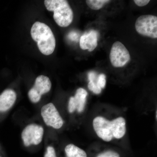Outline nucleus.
I'll return each instance as SVG.
<instances>
[{
    "instance_id": "obj_10",
    "label": "nucleus",
    "mask_w": 157,
    "mask_h": 157,
    "mask_svg": "<svg viewBox=\"0 0 157 157\" xmlns=\"http://www.w3.org/2000/svg\"><path fill=\"white\" fill-rule=\"evenodd\" d=\"M17 96L13 90H5L0 95V112H6L14 105Z\"/></svg>"
},
{
    "instance_id": "obj_6",
    "label": "nucleus",
    "mask_w": 157,
    "mask_h": 157,
    "mask_svg": "<svg viewBox=\"0 0 157 157\" xmlns=\"http://www.w3.org/2000/svg\"><path fill=\"white\" fill-rule=\"evenodd\" d=\"M52 83L47 76L41 75L36 78L33 87L28 93L29 98L33 103H37L40 101L42 95L50 90Z\"/></svg>"
},
{
    "instance_id": "obj_2",
    "label": "nucleus",
    "mask_w": 157,
    "mask_h": 157,
    "mask_svg": "<svg viewBox=\"0 0 157 157\" xmlns=\"http://www.w3.org/2000/svg\"><path fill=\"white\" fill-rule=\"evenodd\" d=\"M31 36L39 51L45 55H50L55 49L56 39L50 28L44 23L37 21L34 24L31 30Z\"/></svg>"
},
{
    "instance_id": "obj_15",
    "label": "nucleus",
    "mask_w": 157,
    "mask_h": 157,
    "mask_svg": "<svg viewBox=\"0 0 157 157\" xmlns=\"http://www.w3.org/2000/svg\"><path fill=\"white\" fill-rule=\"evenodd\" d=\"M96 157H120V155L117 152L108 150L99 154Z\"/></svg>"
},
{
    "instance_id": "obj_21",
    "label": "nucleus",
    "mask_w": 157,
    "mask_h": 157,
    "mask_svg": "<svg viewBox=\"0 0 157 157\" xmlns=\"http://www.w3.org/2000/svg\"><path fill=\"white\" fill-rule=\"evenodd\" d=\"M157 111L156 110V119H157Z\"/></svg>"
},
{
    "instance_id": "obj_20",
    "label": "nucleus",
    "mask_w": 157,
    "mask_h": 157,
    "mask_svg": "<svg viewBox=\"0 0 157 157\" xmlns=\"http://www.w3.org/2000/svg\"><path fill=\"white\" fill-rule=\"evenodd\" d=\"M96 73L94 72H90L88 73V79L89 81L97 82V79H96Z\"/></svg>"
},
{
    "instance_id": "obj_12",
    "label": "nucleus",
    "mask_w": 157,
    "mask_h": 157,
    "mask_svg": "<svg viewBox=\"0 0 157 157\" xmlns=\"http://www.w3.org/2000/svg\"><path fill=\"white\" fill-rule=\"evenodd\" d=\"M67 157H87L86 152L74 144H68L65 148Z\"/></svg>"
},
{
    "instance_id": "obj_3",
    "label": "nucleus",
    "mask_w": 157,
    "mask_h": 157,
    "mask_svg": "<svg viewBox=\"0 0 157 157\" xmlns=\"http://www.w3.org/2000/svg\"><path fill=\"white\" fill-rule=\"evenodd\" d=\"M44 4L48 11H53V18L58 25L67 27L71 24L73 11L66 0H45Z\"/></svg>"
},
{
    "instance_id": "obj_16",
    "label": "nucleus",
    "mask_w": 157,
    "mask_h": 157,
    "mask_svg": "<svg viewBox=\"0 0 157 157\" xmlns=\"http://www.w3.org/2000/svg\"><path fill=\"white\" fill-rule=\"evenodd\" d=\"M106 76L105 74H101L98 76L97 85L99 88L104 89L106 86Z\"/></svg>"
},
{
    "instance_id": "obj_17",
    "label": "nucleus",
    "mask_w": 157,
    "mask_h": 157,
    "mask_svg": "<svg viewBox=\"0 0 157 157\" xmlns=\"http://www.w3.org/2000/svg\"><path fill=\"white\" fill-rule=\"evenodd\" d=\"M44 157H57L54 148L52 146H48L46 148Z\"/></svg>"
},
{
    "instance_id": "obj_8",
    "label": "nucleus",
    "mask_w": 157,
    "mask_h": 157,
    "mask_svg": "<svg viewBox=\"0 0 157 157\" xmlns=\"http://www.w3.org/2000/svg\"><path fill=\"white\" fill-rule=\"evenodd\" d=\"M43 134V127L36 124H31L24 129L21 138L25 146H29L31 144L38 145L42 142Z\"/></svg>"
},
{
    "instance_id": "obj_7",
    "label": "nucleus",
    "mask_w": 157,
    "mask_h": 157,
    "mask_svg": "<svg viewBox=\"0 0 157 157\" xmlns=\"http://www.w3.org/2000/svg\"><path fill=\"white\" fill-rule=\"evenodd\" d=\"M41 115L44 122L48 126L59 129L63 124V119L52 103H48L42 107Z\"/></svg>"
},
{
    "instance_id": "obj_14",
    "label": "nucleus",
    "mask_w": 157,
    "mask_h": 157,
    "mask_svg": "<svg viewBox=\"0 0 157 157\" xmlns=\"http://www.w3.org/2000/svg\"><path fill=\"white\" fill-rule=\"evenodd\" d=\"M88 87L90 90L91 91L96 94H99L102 91L101 89L98 87V85H97V82H95L89 81L88 85Z\"/></svg>"
},
{
    "instance_id": "obj_11",
    "label": "nucleus",
    "mask_w": 157,
    "mask_h": 157,
    "mask_svg": "<svg viewBox=\"0 0 157 157\" xmlns=\"http://www.w3.org/2000/svg\"><path fill=\"white\" fill-rule=\"evenodd\" d=\"M87 95V92L82 88H79L76 90L73 98L76 104V109L78 112L82 113L84 111Z\"/></svg>"
},
{
    "instance_id": "obj_5",
    "label": "nucleus",
    "mask_w": 157,
    "mask_h": 157,
    "mask_svg": "<svg viewBox=\"0 0 157 157\" xmlns=\"http://www.w3.org/2000/svg\"><path fill=\"white\" fill-rule=\"evenodd\" d=\"M109 59L113 67H121L128 63L131 56L125 46L121 42L117 41L113 44L109 53Z\"/></svg>"
},
{
    "instance_id": "obj_18",
    "label": "nucleus",
    "mask_w": 157,
    "mask_h": 157,
    "mask_svg": "<svg viewBox=\"0 0 157 157\" xmlns=\"http://www.w3.org/2000/svg\"><path fill=\"white\" fill-rule=\"evenodd\" d=\"M76 109V104L74 101L73 97H71L70 98L68 104V110L70 113L74 112Z\"/></svg>"
},
{
    "instance_id": "obj_4",
    "label": "nucleus",
    "mask_w": 157,
    "mask_h": 157,
    "mask_svg": "<svg viewBox=\"0 0 157 157\" xmlns=\"http://www.w3.org/2000/svg\"><path fill=\"white\" fill-rule=\"evenodd\" d=\"M135 29L138 34L152 38H157V17L153 15H142L135 22Z\"/></svg>"
},
{
    "instance_id": "obj_13",
    "label": "nucleus",
    "mask_w": 157,
    "mask_h": 157,
    "mask_svg": "<svg viewBox=\"0 0 157 157\" xmlns=\"http://www.w3.org/2000/svg\"><path fill=\"white\" fill-rule=\"evenodd\" d=\"M111 2L109 0H87L86 1L88 6L91 9L94 10L102 9L105 4Z\"/></svg>"
},
{
    "instance_id": "obj_19",
    "label": "nucleus",
    "mask_w": 157,
    "mask_h": 157,
    "mask_svg": "<svg viewBox=\"0 0 157 157\" xmlns=\"http://www.w3.org/2000/svg\"><path fill=\"white\" fill-rule=\"evenodd\" d=\"M136 5L139 7H143L149 3V0H135L134 1Z\"/></svg>"
},
{
    "instance_id": "obj_9",
    "label": "nucleus",
    "mask_w": 157,
    "mask_h": 157,
    "mask_svg": "<svg viewBox=\"0 0 157 157\" xmlns=\"http://www.w3.org/2000/svg\"><path fill=\"white\" fill-rule=\"evenodd\" d=\"M99 33L97 31H90L86 33L80 37L79 45L82 50L88 49L89 52L94 51L98 46V38Z\"/></svg>"
},
{
    "instance_id": "obj_1",
    "label": "nucleus",
    "mask_w": 157,
    "mask_h": 157,
    "mask_svg": "<svg viewBox=\"0 0 157 157\" xmlns=\"http://www.w3.org/2000/svg\"><path fill=\"white\" fill-rule=\"evenodd\" d=\"M93 126L98 137L106 142L113 138L121 139L126 132V121L121 117L110 121L103 117H96L93 120Z\"/></svg>"
}]
</instances>
